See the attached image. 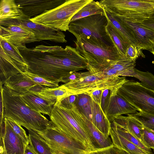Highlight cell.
Returning <instances> with one entry per match:
<instances>
[{
    "instance_id": "cell-1",
    "label": "cell",
    "mask_w": 154,
    "mask_h": 154,
    "mask_svg": "<svg viewBox=\"0 0 154 154\" xmlns=\"http://www.w3.org/2000/svg\"><path fill=\"white\" fill-rule=\"evenodd\" d=\"M28 65L27 71L59 83L61 78L87 69L88 61L75 48L40 45L19 49Z\"/></svg>"
},
{
    "instance_id": "cell-2",
    "label": "cell",
    "mask_w": 154,
    "mask_h": 154,
    "mask_svg": "<svg viewBox=\"0 0 154 154\" xmlns=\"http://www.w3.org/2000/svg\"><path fill=\"white\" fill-rule=\"evenodd\" d=\"M49 117L59 131L81 144L88 152L91 153L97 149L82 115L75 105L70 109L55 103Z\"/></svg>"
},
{
    "instance_id": "cell-3",
    "label": "cell",
    "mask_w": 154,
    "mask_h": 154,
    "mask_svg": "<svg viewBox=\"0 0 154 154\" xmlns=\"http://www.w3.org/2000/svg\"><path fill=\"white\" fill-rule=\"evenodd\" d=\"M2 96L4 119L13 120L27 130L35 132L55 127L43 115L27 106L21 100L20 94L4 86Z\"/></svg>"
},
{
    "instance_id": "cell-4",
    "label": "cell",
    "mask_w": 154,
    "mask_h": 154,
    "mask_svg": "<svg viewBox=\"0 0 154 154\" xmlns=\"http://www.w3.org/2000/svg\"><path fill=\"white\" fill-rule=\"evenodd\" d=\"M75 36V48L87 60L88 66L104 67L126 58L122 55L116 47L108 46L94 38L83 35Z\"/></svg>"
},
{
    "instance_id": "cell-5",
    "label": "cell",
    "mask_w": 154,
    "mask_h": 154,
    "mask_svg": "<svg viewBox=\"0 0 154 154\" xmlns=\"http://www.w3.org/2000/svg\"><path fill=\"white\" fill-rule=\"evenodd\" d=\"M110 12L129 21L140 23L154 15V0H101Z\"/></svg>"
},
{
    "instance_id": "cell-6",
    "label": "cell",
    "mask_w": 154,
    "mask_h": 154,
    "mask_svg": "<svg viewBox=\"0 0 154 154\" xmlns=\"http://www.w3.org/2000/svg\"><path fill=\"white\" fill-rule=\"evenodd\" d=\"M91 0H66L63 4L30 18L35 23L61 31L68 30L74 15Z\"/></svg>"
},
{
    "instance_id": "cell-7",
    "label": "cell",
    "mask_w": 154,
    "mask_h": 154,
    "mask_svg": "<svg viewBox=\"0 0 154 154\" xmlns=\"http://www.w3.org/2000/svg\"><path fill=\"white\" fill-rule=\"evenodd\" d=\"M127 79L125 76H100L91 72H81L79 78L63 84L75 94H88L96 89H109L111 96L117 94L119 88Z\"/></svg>"
},
{
    "instance_id": "cell-8",
    "label": "cell",
    "mask_w": 154,
    "mask_h": 154,
    "mask_svg": "<svg viewBox=\"0 0 154 154\" xmlns=\"http://www.w3.org/2000/svg\"><path fill=\"white\" fill-rule=\"evenodd\" d=\"M108 23L105 12L104 14H94L71 22L68 31L74 36L83 35L94 38L108 46L116 47L106 31Z\"/></svg>"
},
{
    "instance_id": "cell-9",
    "label": "cell",
    "mask_w": 154,
    "mask_h": 154,
    "mask_svg": "<svg viewBox=\"0 0 154 154\" xmlns=\"http://www.w3.org/2000/svg\"><path fill=\"white\" fill-rule=\"evenodd\" d=\"M117 94L139 112L154 116V92L144 87L140 82L127 80L119 89Z\"/></svg>"
},
{
    "instance_id": "cell-10",
    "label": "cell",
    "mask_w": 154,
    "mask_h": 154,
    "mask_svg": "<svg viewBox=\"0 0 154 154\" xmlns=\"http://www.w3.org/2000/svg\"><path fill=\"white\" fill-rule=\"evenodd\" d=\"M36 132L45 141L54 154H89L81 144L63 134L55 127Z\"/></svg>"
},
{
    "instance_id": "cell-11",
    "label": "cell",
    "mask_w": 154,
    "mask_h": 154,
    "mask_svg": "<svg viewBox=\"0 0 154 154\" xmlns=\"http://www.w3.org/2000/svg\"><path fill=\"white\" fill-rule=\"evenodd\" d=\"M23 14L16 19L0 21V26L7 27L12 25L22 26L34 34L36 42L48 40L59 43H66L65 35L61 31L32 21Z\"/></svg>"
},
{
    "instance_id": "cell-12",
    "label": "cell",
    "mask_w": 154,
    "mask_h": 154,
    "mask_svg": "<svg viewBox=\"0 0 154 154\" xmlns=\"http://www.w3.org/2000/svg\"><path fill=\"white\" fill-rule=\"evenodd\" d=\"M0 38L19 49L26 48V43L36 42L33 33L20 25H12L7 27L0 26Z\"/></svg>"
},
{
    "instance_id": "cell-13",
    "label": "cell",
    "mask_w": 154,
    "mask_h": 154,
    "mask_svg": "<svg viewBox=\"0 0 154 154\" xmlns=\"http://www.w3.org/2000/svg\"><path fill=\"white\" fill-rule=\"evenodd\" d=\"M66 0H15L25 15L30 18L38 16L47 10L54 8Z\"/></svg>"
},
{
    "instance_id": "cell-14",
    "label": "cell",
    "mask_w": 154,
    "mask_h": 154,
    "mask_svg": "<svg viewBox=\"0 0 154 154\" xmlns=\"http://www.w3.org/2000/svg\"><path fill=\"white\" fill-rule=\"evenodd\" d=\"M118 16L133 32L137 40L138 46L141 47L143 50L150 51L154 44V30L140 23L129 21Z\"/></svg>"
},
{
    "instance_id": "cell-15",
    "label": "cell",
    "mask_w": 154,
    "mask_h": 154,
    "mask_svg": "<svg viewBox=\"0 0 154 154\" xmlns=\"http://www.w3.org/2000/svg\"><path fill=\"white\" fill-rule=\"evenodd\" d=\"M136 112L135 108L124 98L117 94L111 97L106 116L111 123L119 116L134 114Z\"/></svg>"
},
{
    "instance_id": "cell-16",
    "label": "cell",
    "mask_w": 154,
    "mask_h": 154,
    "mask_svg": "<svg viewBox=\"0 0 154 154\" xmlns=\"http://www.w3.org/2000/svg\"><path fill=\"white\" fill-rule=\"evenodd\" d=\"M5 126L4 147L7 154H24L26 146L4 119Z\"/></svg>"
},
{
    "instance_id": "cell-17",
    "label": "cell",
    "mask_w": 154,
    "mask_h": 154,
    "mask_svg": "<svg viewBox=\"0 0 154 154\" xmlns=\"http://www.w3.org/2000/svg\"><path fill=\"white\" fill-rule=\"evenodd\" d=\"M37 84L24 72L9 77L5 82L4 86L8 89L20 94L28 92Z\"/></svg>"
},
{
    "instance_id": "cell-18",
    "label": "cell",
    "mask_w": 154,
    "mask_h": 154,
    "mask_svg": "<svg viewBox=\"0 0 154 154\" xmlns=\"http://www.w3.org/2000/svg\"><path fill=\"white\" fill-rule=\"evenodd\" d=\"M20 97L23 101L33 110L50 116L53 106L44 99L30 91L20 94Z\"/></svg>"
},
{
    "instance_id": "cell-19",
    "label": "cell",
    "mask_w": 154,
    "mask_h": 154,
    "mask_svg": "<svg viewBox=\"0 0 154 154\" xmlns=\"http://www.w3.org/2000/svg\"><path fill=\"white\" fill-rule=\"evenodd\" d=\"M109 136L114 146L129 154H149L119 134L111 123Z\"/></svg>"
},
{
    "instance_id": "cell-20",
    "label": "cell",
    "mask_w": 154,
    "mask_h": 154,
    "mask_svg": "<svg viewBox=\"0 0 154 154\" xmlns=\"http://www.w3.org/2000/svg\"><path fill=\"white\" fill-rule=\"evenodd\" d=\"M33 92L44 99L53 106L55 104L56 102L75 94L63 85L56 87H46L39 92Z\"/></svg>"
},
{
    "instance_id": "cell-21",
    "label": "cell",
    "mask_w": 154,
    "mask_h": 154,
    "mask_svg": "<svg viewBox=\"0 0 154 154\" xmlns=\"http://www.w3.org/2000/svg\"><path fill=\"white\" fill-rule=\"evenodd\" d=\"M92 122L93 124L107 138H109L111 123L103 113L100 106L92 99Z\"/></svg>"
},
{
    "instance_id": "cell-22",
    "label": "cell",
    "mask_w": 154,
    "mask_h": 154,
    "mask_svg": "<svg viewBox=\"0 0 154 154\" xmlns=\"http://www.w3.org/2000/svg\"><path fill=\"white\" fill-rule=\"evenodd\" d=\"M0 84L2 85L9 77L22 73L1 47L0 51Z\"/></svg>"
},
{
    "instance_id": "cell-23",
    "label": "cell",
    "mask_w": 154,
    "mask_h": 154,
    "mask_svg": "<svg viewBox=\"0 0 154 154\" xmlns=\"http://www.w3.org/2000/svg\"><path fill=\"white\" fill-rule=\"evenodd\" d=\"M104 10L108 19L122 37L130 44L138 46L137 40L133 32L123 23L119 17L106 10Z\"/></svg>"
},
{
    "instance_id": "cell-24",
    "label": "cell",
    "mask_w": 154,
    "mask_h": 154,
    "mask_svg": "<svg viewBox=\"0 0 154 154\" xmlns=\"http://www.w3.org/2000/svg\"><path fill=\"white\" fill-rule=\"evenodd\" d=\"M0 45L22 72L27 71L28 65L17 47L1 38Z\"/></svg>"
},
{
    "instance_id": "cell-25",
    "label": "cell",
    "mask_w": 154,
    "mask_h": 154,
    "mask_svg": "<svg viewBox=\"0 0 154 154\" xmlns=\"http://www.w3.org/2000/svg\"><path fill=\"white\" fill-rule=\"evenodd\" d=\"M117 124L133 135L142 143L143 126L137 120L128 115L127 116L120 115L113 120Z\"/></svg>"
},
{
    "instance_id": "cell-26",
    "label": "cell",
    "mask_w": 154,
    "mask_h": 154,
    "mask_svg": "<svg viewBox=\"0 0 154 154\" xmlns=\"http://www.w3.org/2000/svg\"><path fill=\"white\" fill-rule=\"evenodd\" d=\"M24 14L14 0H1L0 21L17 18Z\"/></svg>"
},
{
    "instance_id": "cell-27",
    "label": "cell",
    "mask_w": 154,
    "mask_h": 154,
    "mask_svg": "<svg viewBox=\"0 0 154 154\" xmlns=\"http://www.w3.org/2000/svg\"><path fill=\"white\" fill-rule=\"evenodd\" d=\"M29 144L37 154H54L45 140L36 132L28 130Z\"/></svg>"
},
{
    "instance_id": "cell-28",
    "label": "cell",
    "mask_w": 154,
    "mask_h": 154,
    "mask_svg": "<svg viewBox=\"0 0 154 154\" xmlns=\"http://www.w3.org/2000/svg\"><path fill=\"white\" fill-rule=\"evenodd\" d=\"M81 115L88 128L94 142L98 145V148H105L113 145L112 140L109 138L107 137L93 124L91 121Z\"/></svg>"
},
{
    "instance_id": "cell-29",
    "label": "cell",
    "mask_w": 154,
    "mask_h": 154,
    "mask_svg": "<svg viewBox=\"0 0 154 154\" xmlns=\"http://www.w3.org/2000/svg\"><path fill=\"white\" fill-rule=\"evenodd\" d=\"M108 23L106 27V31L120 54L123 56L127 58L126 57V50L131 45L118 33L108 18Z\"/></svg>"
},
{
    "instance_id": "cell-30",
    "label": "cell",
    "mask_w": 154,
    "mask_h": 154,
    "mask_svg": "<svg viewBox=\"0 0 154 154\" xmlns=\"http://www.w3.org/2000/svg\"><path fill=\"white\" fill-rule=\"evenodd\" d=\"M105 14L104 9L99 2L91 0L74 15L71 22L94 14Z\"/></svg>"
},
{
    "instance_id": "cell-31",
    "label": "cell",
    "mask_w": 154,
    "mask_h": 154,
    "mask_svg": "<svg viewBox=\"0 0 154 154\" xmlns=\"http://www.w3.org/2000/svg\"><path fill=\"white\" fill-rule=\"evenodd\" d=\"M126 76L137 79L141 82V85L154 92V75L151 73L141 71L134 67L130 70Z\"/></svg>"
},
{
    "instance_id": "cell-32",
    "label": "cell",
    "mask_w": 154,
    "mask_h": 154,
    "mask_svg": "<svg viewBox=\"0 0 154 154\" xmlns=\"http://www.w3.org/2000/svg\"><path fill=\"white\" fill-rule=\"evenodd\" d=\"M77 95L75 106L79 112L92 122L91 100L90 96L86 94Z\"/></svg>"
},
{
    "instance_id": "cell-33",
    "label": "cell",
    "mask_w": 154,
    "mask_h": 154,
    "mask_svg": "<svg viewBox=\"0 0 154 154\" xmlns=\"http://www.w3.org/2000/svg\"><path fill=\"white\" fill-rule=\"evenodd\" d=\"M111 123L115 127L118 132L121 135L142 149L149 154H152L151 149L146 147L135 137L126 130L118 125L114 121H113Z\"/></svg>"
},
{
    "instance_id": "cell-34",
    "label": "cell",
    "mask_w": 154,
    "mask_h": 154,
    "mask_svg": "<svg viewBox=\"0 0 154 154\" xmlns=\"http://www.w3.org/2000/svg\"><path fill=\"white\" fill-rule=\"evenodd\" d=\"M127 115L134 119L144 128L154 132V116L137 112Z\"/></svg>"
},
{
    "instance_id": "cell-35",
    "label": "cell",
    "mask_w": 154,
    "mask_h": 154,
    "mask_svg": "<svg viewBox=\"0 0 154 154\" xmlns=\"http://www.w3.org/2000/svg\"><path fill=\"white\" fill-rule=\"evenodd\" d=\"M6 121L14 132L22 140L25 145L27 146L29 144V136L26 134L25 130L21 125L15 121L11 119L5 118Z\"/></svg>"
},
{
    "instance_id": "cell-36",
    "label": "cell",
    "mask_w": 154,
    "mask_h": 154,
    "mask_svg": "<svg viewBox=\"0 0 154 154\" xmlns=\"http://www.w3.org/2000/svg\"><path fill=\"white\" fill-rule=\"evenodd\" d=\"M33 82L37 85L47 86L50 88L56 87L59 86V83L46 79L38 75L27 71L24 72Z\"/></svg>"
},
{
    "instance_id": "cell-37",
    "label": "cell",
    "mask_w": 154,
    "mask_h": 154,
    "mask_svg": "<svg viewBox=\"0 0 154 154\" xmlns=\"http://www.w3.org/2000/svg\"><path fill=\"white\" fill-rule=\"evenodd\" d=\"M143 48L137 45H131L126 50V57L131 60L136 61L140 57L145 58V56L142 52Z\"/></svg>"
},
{
    "instance_id": "cell-38",
    "label": "cell",
    "mask_w": 154,
    "mask_h": 154,
    "mask_svg": "<svg viewBox=\"0 0 154 154\" xmlns=\"http://www.w3.org/2000/svg\"><path fill=\"white\" fill-rule=\"evenodd\" d=\"M142 143L147 147L154 150V133L143 127Z\"/></svg>"
},
{
    "instance_id": "cell-39",
    "label": "cell",
    "mask_w": 154,
    "mask_h": 154,
    "mask_svg": "<svg viewBox=\"0 0 154 154\" xmlns=\"http://www.w3.org/2000/svg\"><path fill=\"white\" fill-rule=\"evenodd\" d=\"M89 154H125L123 150H120L113 145L103 148H99Z\"/></svg>"
},
{
    "instance_id": "cell-40",
    "label": "cell",
    "mask_w": 154,
    "mask_h": 154,
    "mask_svg": "<svg viewBox=\"0 0 154 154\" xmlns=\"http://www.w3.org/2000/svg\"><path fill=\"white\" fill-rule=\"evenodd\" d=\"M77 95H70L56 102L60 106L68 109H71L75 105Z\"/></svg>"
},
{
    "instance_id": "cell-41",
    "label": "cell",
    "mask_w": 154,
    "mask_h": 154,
    "mask_svg": "<svg viewBox=\"0 0 154 154\" xmlns=\"http://www.w3.org/2000/svg\"><path fill=\"white\" fill-rule=\"evenodd\" d=\"M111 92L110 90L106 89L103 90L100 106L106 116L107 109L111 97Z\"/></svg>"
},
{
    "instance_id": "cell-42",
    "label": "cell",
    "mask_w": 154,
    "mask_h": 154,
    "mask_svg": "<svg viewBox=\"0 0 154 154\" xmlns=\"http://www.w3.org/2000/svg\"><path fill=\"white\" fill-rule=\"evenodd\" d=\"M103 89H96L90 92L88 95L96 103L100 106Z\"/></svg>"
},
{
    "instance_id": "cell-43",
    "label": "cell",
    "mask_w": 154,
    "mask_h": 154,
    "mask_svg": "<svg viewBox=\"0 0 154 154\" xmlns=\"http://www.w3.org/2000/svg\"><path fill=\"white\" fill-rule=\"evenodd\" d=\"M81 72H75L62 77L60 82L66 84L79 78Z\"/></svg>"
},
{
    "instance_id": "cell-44",
    "label": "cell",
    "mask_w": 154,
    "mask_h": 154,
    "mask_svg": "<svg viewBox=\"0 0 154 154\" xmlns=\"http://www.w3.org/2000/svg\"><path fill=\"white\" fill-rule=\"evenodd\" d=\"M0 124L4 121V103L2 96V85L0 84Z\"/></svg>"
},
{
    "instance_id": "cell-45",
    "label": "cell",
    "mask_w": 154,
    "mask_h": 154,
    "mask_svg": "<svg viewBox=\"0 0 154 154\" xmlns=\"http://www.w3.org/2000/svg\"><path fill=\"white\" fill-rule=\"evenodd\" d=\"M140 23L146 27L154 30V15Z\"/></svg>"
},
{
    "instance_id": "cell-46",
    "label": "cell",
    "mask_w": 154,
    "mask_h": 154,
    "mask_svg": "<svg viewBox=\"0 0 154 154\" xmlns=\"http://www.w3.org/2000/svg\"><path fill=\"white\" fill-rule=\"evenodd\" d=\"M24 154H37L29 144L26 148Z\"/></svg>"
},
{
    "instance_id": "cell-47",
    "label": "cell",
    "mask_w": 154,
    "mask_h": 154,
    "mask_svg": "<svg viewBox=\"0 0 154 154\" xmlns=\"http://www.w3.org/2000/svg\"><path fill=\"white\" fill-rule=\"evenodd\" d=\"M0 149V154H7L4 148H1Z\"/></svg>"
},
{
    "instance_id": "cell-48",
    "label": "cell",
    "mask_w": 154,
    "mask_h": 154,
    "mask_svg": "<svg viewBox=\"0 0 154 154\" xmlns=\"http://www.w3.org/2000/svg\"><path fill=\"white\" fill-rule=\"evenodd\" d=\"M150 51L154 55V44Z\"/></svg>"
},
{
    "instance_id": "cell-49",
    "label": "cell",
    "mask_w": 154,
    "mask_h": 154,
    "mask_svg": "<svg viewBox=\"0 0 154 154\" xmlns=\"http://www.w3.org/2000/svg\"><path fill=\"white\" fill-rule=\"evenodd\" d=\"M124 151V153H125V154H129V153H128L127 152H126L125 151Z\"/></svg>"
},
{
    "instance_id": "cell-50",
    "label": "cell",
    "mask_w": 154,
    "mask_h": 154,
    "mask_svg": "<svg viewBox=\"0 0 154 154\" xmlns=\"http://www.w3.org/2000/svg\"><path fill=\"white\" fill-rule=\"evenodd\" d=\"M153 132V133H154V132Z\"/></svg>"
}]
</instances>
